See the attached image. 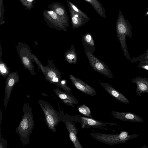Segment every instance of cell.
Masks as SVG:
<instances>
[{"instance_id": "5b68a950", "label": "cell", "mask_w": 148, "mask_h": 148, "mask_svg": "<svg viewBox=\"0 0 148 148\" xmlns=\"http://www.w3.org/2000/svg\"><path fill=\"white\" fill-rule=\"evenodd\" d=\"M38 103L45 115L44 119L49 129L53 133L56 132V127L60 122V112L56 110L49 103L42 100H38Z\"/></svg>"}, {"instance_id": "7c38bea8", "label": "cell", "mask_w": 148, "mask_h": 148, "mask_svg": "<svg viewBox=\"0 0 148 148\" xmlns=\"http://www.w3.org/2000/svg\"><path fill=\"white\" fill-rule=\"evenodd\" d=\"M69 77L72 84L78 90L89 96L96 95L97 92L94 88L73 75L70 74Z\"/></svg>"}, {"instance_id": "9a60e30c", "label": "cell", "mask_w": 148, "mask_h": 148, "mask_svg": "<svg viewBox=\"0 0 148 148\" xmlns=\"http://www.w3.org/2000/svg\"><path fill=\"white\" fill-rule=\"evenodd\" d=\"M111 114L114 118L122 121L132 122H143L141 117L135 113L130 112H120L112 111Z\"/></svg>"}, {"instance_id": "3957f363", "label": "cell", "mask_w": 148, "mask_h": 148, "mask_svg": "<svg viewBox=\"0 0 148 148\" xmlns=\"http://www.w3.org/2000/svg\"><path fill=\"white\" fill-rule=\"evenodd\" d=\"M47 64V66H44L43 72L46 79L62 88L65 92L70 93L71 89L67 86L66 80L62 79L61 72L56 67L53 61L48 60Z\"/></svg>"}, {"instance_id": "4fadbf2b", "label": "cell", "mask_w": 148, "mask_h": 148, "mask_svg": "<svg viewBox=\"0 0 148 148\" xmlns=\"http://www.w3.org/2000/svg\"><path fill=\"white\" fill-rule=\"evenodd\" d=\"M53 91L64 103L67 106L73 107L75 105H77L79 103L77 99L71 93L62 91L58 87L54 88Z\"/></svg>"}, {"instance_id": "83f0119b", "label": "cell", "mask_w": 148, "mask_h": 148, "mask_svg": "<svg viewBox=\"0 0 148 148\" xmlns=\"http://www.w3.org/2000/svg\"><path fill=\"white\" fill-rule=\"evenodd\" d=\"M26 0L29 2H31L32 1H33V0Z\"/></svg>"}, {"instance_id": "277c9868", "label": "cell", "mask_w": 148, "mask_h": 148, "mask_svg": "<svg viewBox=\"0 0 148 148\" xmlns=\"http://www.w3.org/2000/svg\"><path fill=\"white\" fill-rule=\"evenodd\" d=\"M90 134L98 141L110 145L125 143L138 136L135 134L130 135L126 131H121L120 133L117 134L92 132Z\"/></svg>"}, {"instance_id": "4316f807", "label": "cell", "mask_w": 148, "mask_h": 148, "mask_svg": "<svg viewBox=\"0 0 148 148\" xmlns=\"http://www.w3.org/2000/svg\"><path fill=\"white\" fill-rule=\"evenodd\" d=\"M144 15L146 16H148V10L144 14Z\"/></svg>"}, {"instance_id": "44dd1931", "label": "cell", "mask_w": 148, "mask_h": 148, "mask_svg": "<svg viewBox=\"0 0 148 148\" xmlns=\"http://www.w3.org/2000/svg\"><path fill=\"white\" fill-rule=\"evenodd\" d=\"M84 0L90 3L99 16L106 18L105 8L98 0Z\"/></svg>"}, {"instance_id": "30bf717a", "label": "cell", "mask_w": 148, "mask_h": 148, "mask_svg": "<svg viewBox=\"0 0 148 148\" xmlns=\"http://www.w3.org/2000/svg\"><path fill=\"white\" fill-rule=\"evenodd\" d=\"M58 106L60 121L63 122L65 124L66 128L69 133L70 139L73 144L74 148H83L77 136V134L78 132V129L74 124L67 121L66 119L62 113V111L60 109L59 105Z\"/></svg>"}, {"instance_id": "f1b7e54d", "label": "cell", "mask_w": 148, "mask_h": 148, "mask_svg": "<svg viewBox=\"0 0 148 148\" xmlns=\"http://www.w3.org/2000/svg\"><path fill=\"white\" fill-rule=\"evenodd\" d=\"M147 10H148V7H147Z\"/></svg>"}, {"instance_id": "d4e9b609", "label": "cell", "mask_w": 148, "mask_h": 148, "mask_svg": "<svg viewBox=\"0 0 148 148\" xmlns=\"http://www.w3.org/2000/svg\"><path fill=\"white\" fill-rule=\"evenodd\" d=\"M148 60V52L139 56L138 57H134L132 61L133 62H139Z\"/></svg>"}, {"instance_id": "8fae6325", "label": "cell", "mask_w": 148, "mask_h": 148, "mask_svg": "<svg viewBox=\"0 0 148 148\" xmlns=\"http://www.w3.org/2000/svg\"><path fill=\"white\" fill-rule=\"evenodd\" d=\"M19 80V76L17 71L10 73L6 77L4 101L5 110L9 100L12 89L14 85L18 82Z\"/></svg>"}, {"instance_id": "5bb4252c", "label": "cell", "mask_w": 148, "mask_h": 148, "mask_svg": "<svg viewBox=\"0 0 148 148\" xmlns=\"http://www.w3.org/2000/svg\"><path fill=\"white\" fill-rule=\"evenodd\" d=\"M70 15L72 28L75 29L84 25L89 21L81 14L74 10L68 4Z\"/></svg>"}, {"instance_id": "2e32d148", "label": "cell", "mask_w": 148, "mask_h": 148, "mask_svg": "<svg viewBox=\"0 0 148 148\" xmlns=\"http://www.w3.org/2000/svg\"><path fill=\"white\" fill-rule=\"evenodd\" d=\"M100 84L110 95L119 101L125 104L130 103V101L123 95L109 84L100 82Z\"/></svg>"}, {"instance_id": "e0dca14e", "label": "cell", "mask_w": 148, "mask_h": 148, "mask_svg": "<svg viewBox=\"0 0 148 148\" xmlns=\"http://www.w3.org/2000/svg\"><path fill=\"white\" fill-rule=\"evenodd\" d=\"M132 82L136 85V92L138 96H140L144 93L148 94V78L138 76L133 78Z\"/></svg>"}, {"instance_id": "7a4b0ae2", "label": "cell", "mask_w": 148, "mask_h": 148, "mask_svg": "<svg viewBox=\"0 0 148 148\" xmlns=\"http://www.w3.org/2000/svg\"><path fill=\"white\" fill-rule=\"evenodd\" d=\"M116 29L118 39L119 41L124 55L127 59L131 60L126 42V37L132 38V28L128 20L124 17L120 10L116 23Z\"/></svg>"}, {"instance_id": "8992f818", "label": "cell", "mask_w": 148, "mask_h": 148, "mask_svg": "<svg viewBox=\"0 0 148 148\" xmlns=\"http://www.w3.org/2000/svg\"><path fill=\"white\" fill-rule=\"evenodd\" d=\"M16 50L21 61L25 69L29 71L32 75H36L35 67L33 62L35 61L34 54L30 47L27 44L22 42L18 43Z\"/></svg>"}, {"instance_id": "484cf974", "label": "cell", "mask_w": 148, "mask_h": 148, "mask_svg": "<svg viewBox=\"0 0 148 148\" xmlns=\"http://www.w3.org/2000/svg\"><path fill=\"white\" fill-rule=\"evenodd\" d=\"M137 66L140 68L148 70V60L139 62Z\"/></svg>"}, {"instance_id": "ac0fdd59", "label": "cell", "mask_w": 148, "mask_h": 148, "mask_svg": "<svg viewBox=\"0 0 148 148\" xmlns=\"http://www.w3.org/2000/svg\"><path fill=\"white\" fill-rule=\"evenodd\" d=\"M82 41L84 51H88L92 54L95 51V47L92 35L88 32L83 35Z\"/></svg>"}, {"instance_id": "7402d4cb", "label": "cell", "mask_w": 148, "mask_h": 148, "mask_svg": "<svg viewBox=\"0 0 148 148\" xmlns=\"http://www.w3.org/2000/svg\"><path fill=\"white\" fill-rule=\"evenodd\" d=\"M1 56H0V73L4 78H5L10 74V69L3 61Z\"/></svg>"}, {"instance_id": "52a82bcc", "label": "cell", "mask_w": 148, "mask_h": 148, "mask_svg": "<svg viewBox=\"0 0 148 148\" xmlns=\"http://www.w3.org/2000/svg\"><path fill=\"white\" fill-rule=\"evenodd\" d=\"M44 18L48 26L59 31H67L69 27V21L58 15L52 10H45L43 12Z\"/></svg>"}, {"instance_id": "ffe728a7", "label": "cell", "mask_w": 148, "mask_h": 148, "mask_svg": "<svg viewBox=\"0 0 148 148\" xmlns=\"http://www.w3.org/2000/svg\"><path fill=\"white\" fill-rule=\"evenodd\" d=\"M65 60L69 64H75L77 61V55L73 45H71L69 50L66 51L64 55Z\"/></svg>"}, {"instance_id": "603a6c76", "label": "cell", "mask_w": 148, "mask_h": 148, "mask_svg": "<svg viewBox=\"0 0 148 148\" xmlns=\"http://www.w3.org/2000/svg\"><path fill=\"white\" fill-rule=\"evenodd\" d=\"M77 108L79 112L83 115L88 117L93 118L90 108L85 104L81 105Z\"/></svg>"}, {"instance_id": "ba28073f", "label": "cell", "mask_w": 148, "mask_h": 148, "mask_svg": "<svg viewBox=\"0 0 148 148\" xmlns=\"http://www.w3.org/2000/svg\"><path fill=\"white\" fill-rule=\"evenodd\" d=\"M89 63L93 69L108 77L112 78L114 76L108 66L103 62L88 51H85Z\"/></svg>"}, {"instance_id": "cb8c5ba5", "label": "cell", "mask_w": 148, "mask_h": 148, "mask_svg": "<svg viewBox=\"0 0 148 148\" xmlns=\"http://www.w3.org/2000/svg\"><path fill=\"white\" fill-rule=\"evenodd\" d=\"M67 4L69 5L74 10L82 14L85 18L88 19L89 21L90 20V18L84 12L81 10L75 5L68 0L67 1Z\"/></svg>"}, {"instance_id": "9c48e42d", "label": "cell", "mask_w": 148, "mask_h": 148, "mask_svg": "<svg viewBox=\"0 0 148 148\" xmlns=\"http://www.w3.org/2000/svg\"><path fill=\"white\" fill-rule=\"evenodd\" d=\"M78 121L81 124L82 128H95L105 130H109L108 125H117L115 123L103 122L93 118L82 116L79 115Z\"/></svg>"}, {"instance_id": "d6986e66", "label": "cell", "mask_w": 148, "mask_h": 148, "mask_svg": "<svg viewBox=\"0 0 148 148\" xmlns=\"http://www.w3.org/2000/svg\"><path fill=\"white\" fill-rule=\"evenodd\" d=\"M48 8L55 12L58 15L63 17L68 21H69V17L65 7L61 3L55 2L50 4Z\"/></svg>"}, {"instance_id": "6da1fadb", "label": "cell", "mask_w": 148, "mask_h": 148, "mask_svg": "<svg viewBox=\"0 0 148 148\" xmlns=\"http://www.w3.org/2000/svg\"><path fill=\"white\" fill-rule=\"evenodd\" d=\"M23 115L16 133L19 136L23 146L28 144L29 137L34 126L32 109L28 103H25L23 107Z\"/></svg>"}]
</instances>
